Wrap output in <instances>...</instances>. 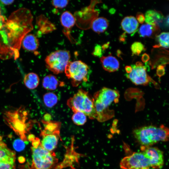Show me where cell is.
<instances>
[{
  "instance_id": "obj_1",
  "label": "cell",
  "mask_w": 169,
  "mask_h": 169,
  "mask_svg": "<svg viewBox=\"0 0 169 169\" xmlns=\"http://www.w3.org/2000/svg\"><path fill=\"white\" fill-rule=\"evenodd\" d=\"M33 19L30 10L24 8L13 12L8 18L0 15V59L19 58L22 40L33 29Z\"/></svg>"
},
{
  "instance_id": "obj_2",
  "label": "cell",
  "mask_w": 169,
  "mask_h": 169,
  "mask_svg": "<svg viewBox=\"0 0 169 169\" xmlns=\"http://www.w3.org/2000/svg\"><path fill=\"white\" fill-rule=\"evenodd\" d=\"M134 135L143 147H150L160 141L169 140V129L163 125L159 127L145 126L135 130Z\"/></svg>"
},
{
  "instance_id": "obj_3",
  "label": "cell",
  "mask_w": 169,
  "mask_h": 169,
  "mask_svg": "<svg viewBox=\"0 0 169 169\" xmlns=\"http://www.w3.org/2000/svg\"><path fill=\"white\" fill-rule=\"evenodd\" d=\"M119 96L117 91L106 87L95 93L94 105L98 120L103 121L113 116V113H110L108 107L113 102H117Z\"/></svg>"
},
{
  "instance_id": "obj_4",
  "label": "cell",
  "mask_w": 169,
  "mask_h": 169,
  "mask_svg": "<svg viewBox=\"0 0 169 169\" xmlns=\"http://www.w3.org/2000/svg\"><path fill=\"white\" fill-rule=\"evenodd\" d=\"M68 106L75 113L81 112L90 119H96L97 115L94 105V99L87 92L80 89L67 100Z\"/></svg>"
},
{
  "instance_id": "obj_5",
  "label": "cell",
  "mask_w": 169,
  "mask_h": 169,
  "mask_svg": "<svg viewBox=\"0 0 169 169\" xmlns=\"http://www.w3.org/2000/svg\"><path fill=\"white\" fill-rule=\"evenodd\" d=\"M32 169H51L57 162L54 152L44 148L40 144L37 147H31Z\"/></svg>"
},
{
  "instance_id": "obj_6",
  "label": "cell",
  "mask_w": 169,
  "mask_h": 169,
  "mask_svg": "<svg viewBox=\"0 0 169 169\" xmlns=\"http://www.w3.org/2000/svg\"><path fill=\"white\" fill-rule=\"evenodd\" d=\"M89 71V68L86 64L80 60H76L69 61L64 71L67 78L71 80L72 85L76 87L88 80Z\"/></svg>"
},
{
  "instance_id": "obj_7",
  "label": "cell",
  "mask_w": 169,
  "mask_h": 169,
  "mask_svg": "<svg viewBox=\"0 0 169 169\" xmlns=\"http://www.w3.org/2000/svg\"><path fill=\"white\" fill-rule=\"evenodd\" d=\"M70 58L69 52L59 50L53 52L45 59L47 68L54 74H58L64 71Z\"/></svg>"
},
{
  "instance_id": "obj_8",
  "label": "cell",
  "mask_w": 169,
  "mask_h": 169,
  "mask_svg": "<svg viewBox=\"0 0 169 169\" xmlns=\"http://www.w3.org/2000/svg\"><path fill=\"white\" fill-rule=\"evenodd\" d=\"M27 115L24 108L21 107L16 110L8 111L5 114V120L16 132L20 135L24 141L26 140L24 135L26 128L25 123Z\"/></svg>"
},
{
  "instance_id": "obj_9",
  "label": "cell",
  "mask_w": 169,
  "mask_h": 169,
  "mask_svg": "<svg viewBox=\"0 0 169 169\" xmlns=\"http://www.w3.org/2000/svg\"><path fill=\"white\" fill-rule=\"evenodd\" d=\"M131 71L126 74V76L136 85H147L150 82L157 84L148 75L146 67L143 63L137 62L131 65Z\"/></svg>"
},
{
  "instance_id": "obj_10",
  "label": "cell",
  "mask_w": 169,
  "mask_h": 169,
  "mask_svg": "<svg viewBox=\"0 0 169 169\" xmlns=\"http://www.w3.org/2000/svg\"><path fill=\"white\" fill-rule=\"evenodd\" d=\"M122 169H149V161L143 152H134L124 158L120 162Z\"/></svg>"
},
{
  "instance_id": "obj_11",
  "label": "cell",
  "mask_w": 169,
  "mask_h": 169,
  "mask_svg": "<svg viewBox=\"0 0 169 169\" xmlns=\"http://www.w3.org/2000/svg\"><path fill=\"white\" fill-rule=\"evenodd\" d=\"M145 147L142 152L149 160L151 167L156 169L161 168L164 164L162 152L156 147Z\"/></svg>"
},
{
  "instance_id": "obj_12",
  "label": "cell",
  "mask_w": 169,
  "mask_h": 169,
  "mask_svg": "<svg viewBox=\"0 0 169 169\" xmlns=\"http://www.w3.org/2000/svg\"><path fill=\"white\" fill-rule=\"evenodd\" d=\"M41 146L45 150L53 151L56 147L59 137V130L50 131L44 128L41 132Z\"/></svg>"
},
{
  "instance_id": "obj_13",
  "label": "cell",
  "mask_w": 169,
  "mask_h": 169,
  "mask_svg": "<svg viewBox=\"0 0 169 169\" xmlns=\"http://www.w3.org/2000/svg\"><path fill=\"white\" fill-rule=\"evenodd\" d=\"M100 59L103 68L107 71L114 72L117 71L119 68V61L111 54L107 56H102Z\"/></svg>"
},
{
  "instance_id": "obj_14",
  "label": "cell",
  "mask_w": 169,
  "mask_h": 169,
  "mask_svg": "<svg viewBox=\"0 0 169 169\" xmlns=\"http://www.w3.org/2000/svg\"><path fill=\"white\" fill-rule=\"evenodd\" d=\"M139 25L136 18L132 16L125 17L121 23L123 30L125 33L131 35H133L136 32Z\"/></svg>"
},
{
  "instance_id": "obj_15",
  "label": "cell",
  "mask_w": 169,
  "mask_h": 169,
  "mask_svg": "<svg viewBox=\"0 0 169 169\" xmlns=\"http://www.w3.org/2000/svg\"><path fill=\"white\" fill-rule=\"evenodd\" d=\"M160 31L159 26L152 25L146 23L141 26L138 32L141 37L154 38L158 35Z\"/></svg>"
},
{
  "instance_id": "obj_16",
  "label": "cell",
  "mask_w": 169,
  "mask_h": 169,
  "mask_svg": "<svg viewBox=\"0 0 169 169\" xmlns=\"http://www.w3.org/2000/svg\"><path fill=\"white\" fill-rule=\"evenodd\" d=\"M60 21L64 28L65 34L69 38L70 30L75 23V18L71 13L66 11L61 14Z\"/></svg>"
},
{
  "instance_id": "obj_17",
  "label": "cell",
  "mask_w": 169,
  "mask_h": 169,
  "mask_svg": "<svg viewBox=\"0 0 169 169\" xmlns=\"http://www.w3.org/2000/svg\"><path fill=\"white\" fill-rule=\"evenodd\" d=\"M21 45L25 50L31 52L35 51L39 45L38 40L33 34H27L23 38Z\"/></svg>"
},
{
  "instance_id": "obj_18",
  "label": "cell",
  "mask_w": 169,
  "mask_h": 169,
  "mask_svg": "<svg viewBox=\"0 0 169 169\" xmlns=\"http://www.w3.org/2000/svg\"><path fill=\"white\" fill-rule=\"evenodd\" d=\"M146 23L152 25L159 26L164 20V16L160 11L150 10L146 12L145 15Z\"/></svg>"
},
{
  "instance_id": "obj_19",
  "label": "cell",
  "mask_w": 169,
  "mask_h": 169,
  "mask_svg": "<svg viewBox=\"0 0 169 169\" xmlns=\"http://www.w3.org/2000/svg\"><path fill=\"white\" fill-rule=\"evenodd\" d=\"M37 23L39 31L42 33L49 32L55 29V26L43 15L37 18Z\"/></svg>"
},
{
  "instance_id": "obj_20",
  "label": "cell",
  "mask_w": 169,
  "mask_h": 169,
  "mask_svg": "<svg viewBox=\"0 0 169 169\" xmlns=\"http://www.w3.org/2000/svg\"><path fill=\"white\" fill-rule=\"evenodd\" d=\"M109 24L108 21L106 18L100 17L93 21L91 24V28L95 32L99 34L105 31Z\"/></svg>"
},
{
  "instance_id": "obj_21",
  "label": "cell",
  "mask_w": 169,
  "mask_h": 169,
  "mask_svg": "<svg viewBox=\"0 0 169 169\" xmlns=\"http://www.w3.org/2000/svg\"><path fill=\"white\" fill-rule=\"evenodd\" d=\"M38 76L34 73H29L26 74L23 79V82L28 89H33L36 88L39 83Z\"/></svg>"
},
{
  "instance_id": "obj_22",
  "label": "cell",
  "mask_w": 169,
  "mask_h": 169,
  "mask_svg": "<svg viewBox=\"0 0 169 169\" xmlns=\"http://www.w3.org/2000/svg\"><path fill=\"white\" fill-rule=\"evenodd\" d=\"M59 82L56 77L52 75H49L45 76L43 80V87L49 90H54L57 88Z\"/></svg>"
},
{
  "instance_id": "obj_23",
  "label": "cell",
  "mask_w": 169,
  "mask_h": 169,
  "mask_svg": "<svg viewBox=\"0 0 169 169\" xmlns=\"http://www.w3.org/2000/svg\"><path fill=\"white\" fill-rule=\"evenodd\" d=\"M156 40L158 43L155 47H162L165 48H169V32H163L158 35Z\"/></svg>"
},
{
  "instance_id": "obj_24",
  "label": "cell",
  "mask_w": 169,
  "mask_h": 169,
  "mask_svg": "<svg viewBox=\"0 0 169 169\" xmlns=\"http://www.w3.org/2000/svg\"><path fill=\"white\" fill-rule=\"evenodd\" d=\"M15 158H0V169H15Z\"/></svg>"
},
{
  "instance_id": "obj_25",
  "label": "cell",
  "mask_w": 169,
  "mask_h": 169,
  "mask_svg": "<svg viewBox=\"0 0 169 169\" xmlns=\"http://www.w3.org/2000/svg\"><path fill=\"white\" fill-rule=\"evenodd\" d=\"M43 100L45 105L48 107L51 108L57 103L58 98L54 93L49 92L44 94L43 96Z\"/></svg>"
},
{
  "instance_id": "obj_26",
  "label": "cell",
  "mask_w": 169,
  "mask_h": 169,
  "mask_svg": "<svg viewBox=\"0 0 169 169\" xmlns=\"http://www.w3.org/2000/svg\"><path fill=\"white\" fill-rule=\"evenodd\" d=\"M73 122L77 125H83L86 122V116L83 113L78 112L74 113L72 116Z\"/></svg>"
},
{
  "instance_id": "obj_27",
  "label": "cell",
  "mask_w": 169,
  "mask_h": 169,
  "mask_svg": "<svg viewBox=\"0 0 169 169\" xmlns=\"http://www.w3.org/2000/svg\"><path fill=\"white\" fill-rule=\"evenodd\" d=\"M131 49L133 55H139L145 49L144 45L141 42H136L131 45Z\"/></svg>"
},
{
  "instance_id": "obj_28",
  "label": "cell",
  "mask_w": 169,
  "mask_h": 169,
  "mask_svg": "<svg viewBox=\"0 0 169 169\" xmlns=\"http://www.w3.org/2000/svg\"><path fill=\"white\" fill-rule=\"evenodd\" d=\"M25 141L20 139L15 140L13 142V146L14 149L18 151L23 150L25 147Z\"/></svg>"
},
{
  "instance_id": "obj_29",
  "label": "cell",
  "mask_w": 169,
  "mask_h": 169,
  "mask_svg": "<svg viewBox=\"0 0 169 169\" xmlns=\"http://www.w3.org/2000/svg\"><path fill=\"white\" fill-rule=\"evenodd\" d=\"M69 3L68 0H53V5L56 8H62L66 7Z\"/></svg>"
},
{
  "instance_id": "obj_30",
  "label": "cell",
  "mask_w": 169,
  "mask_h": 169,
  "mask_svg": "<svg viewBox=\"0 0 169 169\" xmlns=\"http://www.w3.org/2000/svg\"><path fill=\"white\" fill-rule=\"evenodd\" d=\"M103 50L101 46L97 44L95 46L92 54L95 56L100 57L103 54Z\"/></svg>"
},
{
  "instance_id": "obj_31",
  "label": "cell",
  "mask_w": 169,
  "mask_h": 169,
  "mask_svg": "<svg viewBox=\"0 0 169 169\" xmlns=\"http://www.w3.org/2000/svg\"><path fill=\"white\" fill-rule=\"evenodd\" d=\"M136 18L138 22L141 24L143 23L145 21V16L140 12H138L137 13Z\"/></svg>"
},
{
  "instance_id": "obj_32",
  "label": "cell",
  "mask_w": 169,
  "mask_h": 169,
  "mask_svg": "<svg viewBox=\"0 0 169 169\" xmlns=\"http://www.w3.org/2000/svg\"><path fill=\"white\" fill-rule=\"evenodd\" d=\"M32 141L33 147L34 148L38 147L40 144V141L38 138H35Z\"/></svg>"
},
{
  "instance_id": "obj_33",
  "label": "cell",
  "mask_w": 169,
  "mask_h": 169,
  "mask_svg": "<svg viewBox=\"0 0 169 169\" xmlns=\"http://www.w3.org/2000/svg\"><path fill=\"white\" fill-rule=\"evenodd\" d=\"M14 0H0V2L5 5H9L12 4Z\"/></svg>"
},
{
  "instance_id": "obj_34",
  "label": "cell",
  "mask_w": 169,
  "mask_h": 169,
  "mask_svg": "<svg viewBox=\"0 0 169 169\" xmlns=\"http://www.w3.org/2000/svg\"><path fill=\"white\" fill-rule=\"evenodd\" d=\"M150 59V57L147 54H144L142 56V60L143 62L147 61Z\"/></svg>"
},
{
  "instance_id": "obj_35",
  "label": "cell",
  "mask_w": 169,
  "mask_h": 169,
  "mask_svg": "<svg viewBox=\"0 0 169 169\" xmlns=\"http://www.w3.org/2000/svg\"><path fill=\"white\" fill-rule=\"evenodd\" d=\"M164 19L166 25L168 27H169V15H167Z\"/></svg>"
},
{
  "instance_id": "obj_36",
  "label": "cell",
  "mask_w": 169,
  "mask_h": 169,
  "mask_svg": "<svg viewBox=\"0 0 169 169\" xmlns=\"http://www.w3.org/2000/svg\"><path fill=\"white\" fill-rule=\"evenodd\" d=\"M109 46V43H106L104 44L101 47L103 50H104L105 49H106Z\"/></svg>"
},
{
  "instance_id": "obj_37",
  "label": "cell",
  "mask_w": 169,
  "mask_h": 169,
  "mask_svg": "<svg viewBox=\"0 0 169 169\" xmlns=\"http://www.w3.org/2000/svg\"><path fill=\"white\" fill-rule=\"evenodd\" d=\"M28 138L29 140L31 141H33L35 139L34 136L33 135H29L28 136Z\"/></svg>"
},
{
  "instance_id": "obj_38",
  "label": "cell",
  "mask_w": 169,
  "mask_h": 169,
  "mask_svg": "<svg viewBox=\"0 0 169 169\" xmlns=\"http://www.w3.org/2000/svg\"><path fill=\"white\" fill-rule=\"evenodd\" d=\"M18 161L20 162H23L25 161V159L22 156H20L18 158Z\"/></svg>"
},
{
  "instance_id": "obj_39",
  "label": "cell",
  "mask_w": 169,
  "mask_h": 169,
  "mask_svg": "<svg viewBox=\"0 0 169 169\" xmlns=\"http://www.w3.org/2000/svg\"><path fill=\"white\" fill-rule=\"evenodd\" d=\"M2 139V138L1 137V136H0V141H1Z\"/></svg>"
},
{
  "instance_id": "obj_40",
  "label": "cell",
  "mask_w": 169,
  "mask_h": 169,
  "mask_svg": "<svg viewBox=\"0 0 169 169\" xmlns=\"http://www.w3.org/2000/svg\"><path fill=\"white\" fill-rule=\"evenodd\" d=\"M1 11H0V15H1Z\"/></svg>"
}]
</instances>
